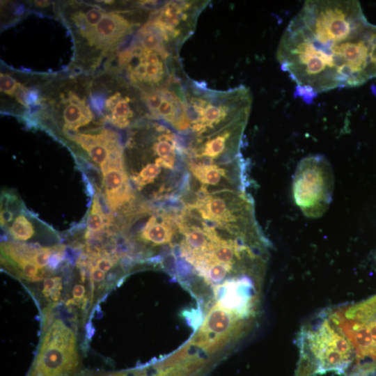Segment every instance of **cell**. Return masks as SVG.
I'll use <instances>...</instances> for the list:
<instances>
[{
    "label": "cell",
    "instance_id": "6da1fadb",
    "mask_svg": "<svg viewBox=\"0 0 376 376\" xmlns=\"http://www.w3.org/2000/svg\"><path fill=\"white\" fill-rule=\"evenodd\" d=\"M376 25L358 1H306L280 40L276 58L311 102L318 93L368 81Z\"/></svg>",
    "mask_w": 376,
    "mask_h": 376
},
{
    "label": "cell",
    "instance_id": "7a4b0ae2",
    "mask_svg": "<svg viewBox=\"0 0 376 376\" xmlns=\"http://www.w3.org/2000/svg\"><path fill=\"white\" fill-rule=\"evenodd\" d=\"M295 343L299 354L295 376L345 375L356 363L354 347L333 317L331 308L308 319L301 326Z\"/></svg>",
    "mask_w": 376,
    "mask_h": 376
},
{
    "label": "cell",
    "instance_id": "3957f363",
    "mask_svg": "<svg viewBox=\"0 0 376 376\" xmlns=\"http://www.w3.org/2000/svg\"><path fill=\"white\" fill-rule=\"evenodd\" d=\"M184 90L189 128L198 135L249 116L252 97L244 86L216 91L207 88L203 82L189 80Z\"/></svg>",
    "mask_w": 376,
    "mask_h": 376
},
{
    "label": "cell",
    "instance_id": "277c9868",
    "mask_svg": "<svg viewBox=\"0 0 376 376\" xmlns=\"http://www.w3.org/2000/svg\"><path fill=\"white\" fill-rule=\"evenodd\" d=\"M79 366L75 333L63 320L56 318L42 334L26 376H75Z\"/></svg>",
    "mask_w": 376,
    "mask_h": 376
},
{
    "label": "cell",
    "instance_id": "5b68a950",
    "mask_svg": "<svg viewBox=\"0 0 376 376\" xmlns=\"http://www.w3.org/2000/svg\"><path fill=\"white\" fill-rule=\"evenodd\" d=\"M333 189L334 174L327 158L313 155L299 162L293 177L292 194L305 216H322L331 202Z\"/></svg>",
    "mask_w": 376,
    "mask_h": 376
},
{
    "label": "cell",
    "instance_id": "8992f818",
    "mask_svg": "<svg viewBox=\"0 0 376 376\" xmlns=\"http://www.w3.org/2000/svg\"><path fill=\"white\" fill-rule=\"evenodd\" d=\"M130 81L146 91L159 88L179 80L178 58L167 57L135 41L120 56Z\"/></svg>",
    "mask_w": 376,
    "mask_h": 376
},
{
    "label": "cell",
    "instance_id": "52a82bcc",
    "mask_svg": "<svg viewBox=\"0 0 376 376\" xmlns=\"http://www.w3.org/2000/svg\"><path fill=\"white\" fill-rule=\"evenodd\" d=\"M208 1H169L153 13L148 19L166 45L176 54L193 34L200 13Z\"/></svg>",
    "mask_w": 376,
    "mask_h": 376
},
{
    "label": "cell",
    "instance_id": "ba28073f",
    "mask_svg": "<svg viewBox=\"0 0 376 376\" xmlns=\"http://www.w3.org/2000/svg\"><path fill=\"white\" fill-rule=\"evenodd\" d=\"M142 100L153 117L164 120L180 132L189 128L185 93L179 80L144 91Z\"/></svg>",
    "mask_w": 376,
    "mask_h": 376
},
{
    "label": "cell",
    "instance_id": "9c48e42d",
    "mask_svg": "<svg viewBox=\"0 0 376 376\" xmlns=\"http://www.w3.org/2000/svg\"><path fill=\"white\" fill-rule=\"evenodd\" d=\"M68 135L101 168L123 164V148L116 132L105 129L95 134L72 132Z\"/></svg>",
    "mask_w": 376,
    "mask_h": 376
},
{
    "label": "cell",
    "instance_id": "30bf717a",
    "mask_svg": "<svg viewBox=\"0 0 376 376\" xmlns=\"http://www.w3.org/2000/svg\"><path fill=\"white\" fill-rule=\"evenodd\" d=\"M249 322L250 320L235 316L224 306L217 305L209 312L201 330L207 338L213 339L216 347L228 338L231 334H241Z\"/></svg>",
    "mask_w": 376,
    "mask_h": 376
},
{
    "label": "cell",
    "instance_id": "8fae6325",
    "mask_svg": "<svg viewBox=\"0 0 376 376\" xmlns=\"http://www.w3.org/2000/svg\"><path fill=\"white\" fill-rule=\"evenodd\" d=\"M134 26L130 21L120 14L107 13L86 39L91 45L110 47L128 36Z\"/></svg>",
    "mask_w": 376,
    "mask_h": 376
},
{
    "label": "cell",
    "instance_id": "7c38bea8",
    "mask_svg": "<svg viewBox=\"0 0 376 376\" xmlns=\"http://www.w3.org/2000/svg\"><path fill=\"white\" fill-rule=\"evenodd\" d=\"M101 169L107 205L111 210H116L132 196L124 165L107 166Z\"/></svg>",
    "mask_w": 376,
    "mask_h": 376
},
{
    "label": "cell",
    "instance_id": "4fadbf2b",
    "mask_svg": "<svg viewBox=\"0 0 376 376\" xmlns=\"http://www.w3.org/2000/svg\"><path fill=\"white\" fill-rule=\"evenodd\" d=\"M63 111L64 131L74 132L79 127L88 124L93 119V113L84 100L72 92L64 101Z\"/></svg>",
    "mask_w": 376,
    "mask_h": 376
},
{
    "label": "cell",
    "instance_id": "5bb4252c",
    "mask_svg": "<svg viewBox=\"0 0 376 376\" xmlns=\"http://www.w3.org/2000/svg\"><path fill=\"white\" fill-rule=\"evenodd\" d=\"M132 102V99L129 96L123 95L120 92L110 96L105 102L109 122L120 128L128 126L134 116Z\"/></svg>",
    "mask_w": 376,
    "mask_h": 376
},
{
    "label": "cell",
    "instance_id": "9a60e30c",
    "mask_svg": "<svg viewBox=\"0 0 376 376\" xmlns=\"http://www.w3.org/2000/svg\"><path fill=\"white\" fill-rule=\"evenodd\" d=\"M173 233L170 217L152 216L142 229L141 237L152 244H164L171 242Z\"/></svg>",
    "mask_w": 376,
    "mask_h": 376
},
{
    "label": "cell",
    "instance_id": "2e32d148",
    "mask_svg": "<svg viewBox=\"0 0 376 376\" xmlns=\"http://www.w3.org/2000/svg\"><path fill=\"white\" fill-rule=\"evenodd\" d=\"M189 167L194 176L205 185H217L226 175L225 169L217 165L190 163Z\"/></svg>",
    "mask_w": 376,
    "mask_h": 376
},
{
    "label": "cell",
    "instance_id": "e0dca14e",
    "mask_svg": "<svg viewBox=\"0 0 376 376\" xmlns=\"http://www.w3.org/2000/svg\"><path fill=\"white\" fill-rule=\"evenodd\" d=\"M105 15L104 10L97 7L91 8L86 12H79L73 16V20L84 37H86L100 22Z\"/></svg>",
    "mask_w": 376,
    "mask_h": 376
},
{
    "label": "cell",
    "instance_id": "ac0fdd59",
    "mask_svg": "<svg viewBox=\"0 0 376 376\" xmlns=\"http://www.w3.org/2000/svg\"><path fill=\"white\" fill-rule=\"evenodd\" d=\"M105 215L97 195L94 196L91 212L87 218L86 238L91 237L104 227Z\"/></svg>",
    "mask_w": 376,
    "mask_h": 376
},
{
    "label": "cell",
    "instance_id": "d6986e66",
    "mask_svg": "<svg viewBox=\"0 0 376 376\" xmlns=\"http://www.w3.org/2000/svg\"><path fill=\"white\" fill-rule=\"evenodd\" d=\"M10 234L16 240L26 241L35 233L31 221L23 214L18 215L8 228Z\"/></svg>",
    "mask_w": 376,
    "mask_h": 376
},
{
    "label": "cell",
    "instance_id": "ffe728a7",
    "mask_svg": "<svg viewBox=\"0 0 376 376\" xmlns=\"http://www.w3.org/2000/svg\"><path fill=\"white\" fill-rule=\"evenodd\" d=\"M231 269L230 265L222 264L215 261L205 263L200 268L204 276L212 283L221 281Z\"/></svg>",
    "mask_w": 376,
    "mask_h": 376
},
{
    "label": "cell",
    "instance_id": "44dd1931",
    "mask_svg": "<svg viewBox=\"0 0 376 376\" xmlns=\"http://www.w3.org/2000/svg\"><path fill=\"white\" fill-rule=\"evenodd\" d=\"M62 288L61 277H48L43 282L42 293L49 302L54 304L59 301Z\"/></svg>",
    "mask_w": 376,
    "mask_h": 376
},
{
    "label": "cell",
    "instance_id": "7402d4cb",
    "mask_svg": "<svg viewBox=\"0 0 376 376\" xmlns=\"http://www.w3.org/2000/svg\"><path fill=\"white\" fill-rule=\"evenodd\" d=\"M160 172L161 167L155 163L148 164L133 178V180L139 187H143L153 182Z\"/></svg>",
    "mask_w": 376,
    "mask_h": 376
},
{
    "label": "cell",
    "instance_id": "603a6c76",
    "mask_svg": "<svg viewBox=\"0 0 376 376\" xmlns=\"http://www.w3.org/2000/svg\"><path fill=\"white\" fill-rule=\"evenodd\" d=\"M0 86L1 91L9 95H14L19 89L20 84L10 75L1 73Z\"/></svg>",
    "mask_w": 376,
    "mask_h": 376
},
{
    "label": "cell",
    "instance_id": "cb8c5ba5",
    "mask_svg": "<svg viewBox=\"0 0 376 376\" xmlns=\"http://www.w3.org/2000/svg\"><path fill=\"white\" fill-rule=\"evenodd\" d=\"M368 80L376 77V39L373 42L369 56V61L366 69Z\"/></svg>",
    "mask_w": 376,
    "mask_h": 376
},
{
    "label": "cell",
    "instance_id": "d4e9b609",
    "mask_svg": "<svg viewBox=\"0 0 376 376\" xmlns=\"http://www.w3.org/2000/svg\"><path fill=\"white\" fill-rule=\"evenodd\" d=\"M13 218V213L7 210L3 209L1 210V226H5L8 223L10 222Z\"/></svg>",
    "mask_w": 376,
    "mask_h": 376
},
{
    "label": "cell",
    "instance_id": "484cf974",
    "mask_svg": "<svg viewBox=\"0 0 376 376\" xmlns=\"http://www.w3.org/2000/svg\"><path fill=\"white\" fill-rule=\"evenodd\" d=\"M35 4L40 8H45L48 6V2L47 1H36Z\"/></svg>",
    "mask_w": 376,
    "mask_h": 376
}]
</instances>
